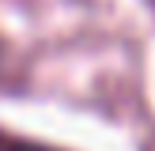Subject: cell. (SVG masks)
<instances>
[{
	"mask_svg": "<svg viewBox=\"0 0 155 151\" xmlns=\"http://www.w3.org/2000/svg\"><path fill=\"white\" fill-rule=\"evenodd\" d=\"M0 151H57V147H42V143H27V140H0Z\"/></svg>",
	"mask_w": 155,
	"mask_h": 151,
	"instance_id": "1",
	"label": "cell"
}]
</instances>
